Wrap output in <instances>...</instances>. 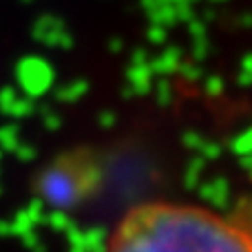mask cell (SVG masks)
<instances>
[{
  "label": "cell",
  "instance_id": "obj_1",
  "mask_svg": "<svg viewBox=\"0 0 252 252\" xmlns=\"http://www.w3.org/2000/svg\"><path fill=\"white\" fill-rule=\"evenodd\" d=\"M104 252H252V237L204 206L146 201L122 215Z\"/></svg>",
  "mask_w": 252,
  "mask_h": 252
}]
</instances>
